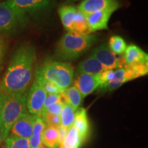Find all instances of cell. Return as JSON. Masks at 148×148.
I'll return each mask as SVG.
<instances>
[{
    "label": "cell",
    "instance_id": "1",
    "mask_svg": "<svg viewBox=\"0 0 148 148\" xmlns=\"http://www.w3.org/2000/svg\"><path fill=\"white\" fill-rule=\"evenodd\" d=\"M36 58L34 48L28 44L20 45L11 56L0 88L6 95L27 92L32 80Z\"/></svg>",
    "mask_w": 148,
    "mask_h": 148
},
{
    "label": "cell",
    "instance_id": "2",
    "mask_svg": "<svg viewBox=\"0 0 148 148\" xmlns=\"http://www.w3.org/2000/svg\"><path fill=\"white\" fill-rule=\"evenodd\" d=\"M97 40V36L94 34H79L68 32L58 42L56 55L61 60H75L86 52Z\"/></svg>",
    "mask_w": 148,
    "mask_h": 148
},
{
    "label": "cell",
    "instance_id": "3",
    "mask_svg": "<svg viewBox=\"0 0 148 148\" xmlns=\"http://www.w3.org/2000/svg\"><path fill=\"white\" fill-rule=\"evenodd\" d=\"M27 92L6 95L0 115V137L5 140L12 125L27 110Z\"/></svg>",
    "mask_w": 148,
    "mask_h": 148
},
{
    "label": "cell",
    "instance_id": "4",
    "mask_svg": "<svg viewBox=\"0 0 148 148\" xmlns=\"http://www.w3.org/2000/svg\"><path fill=\"white\" fill-rule=\"evenodd\" d=\"M73 75V68L71 64L58 61L45 62L35 71V78L54 83L63 90L71 85Z\"/></svg>",
    "mask_w": 148,
    "mask_h": 148
},
{
    "label": "cell",
    "instance_id": "5",
    "mask_svg": "<svg viewBox=\"0 0 148 148\" xmlns=\"http://www.w3.org/2000/svg\"><path fill=\"white\" fill-rule=\"evenodd\" d=\"M27 22V14L16 10L7 0L0 2V34L18 31L25 27Z\"/></svg>",
    "mask_w": 148,
    "mask_h": 148
},
{
    "label": "cell",
    "instance_id": "6",
    "mask_svg": "<svg viewBox=\"0 0 148 148\" xmlns=\"http://www.w3.org/2000/svg\"><path fill=\"white\" fill-rule=\"evenodd\" d=\"M47 93L41 86L34 82L27 95V110L32 115L41 116Z\"/></svg>",
    "mask_w": 148,
    "mask_h": 148
},
{
    "label": "cell",
    "instance_id": "7",
    "mask_svg": "<svg viewBox=\"0 0 148 148\" xmlns=\"http://www.w3.org/2000/svg\"><path fill=\"white\" fill-rule=\"evenodd\" d=\"M94 57L107 69H114L124 66L123 58H119L109 49L107 43H103L95 48L91 52Z\"/></svg>",
    "mask_w": 148,
    "mask_h": 148
},
{
    "label": "cell",
    "instance_id": "8",
    "mask_svg": "<svg viewBox=\"0 0 148 148\" xmlns=\"http://www.w3.org/2000/svg\"><path fill=\"white\" fill-rule=\"evenodd\" d=\"M118 0H84L77 7V10L85 15L101 10H113L114 12L121 7Z\"/></svg>",
    "mask_w": 148,
    "mask_h": 148
},
{
    "label": "cell",
    "instance_id": "9",
    "mask_svg": "<svg viewBox=\"0 0 148 148\" xmlns=\"http://www.w3.org/2000/svg\"><path fill=\"white\" fill-rule=\"evenodd\" d=\"M16 10L23 13L34 14L45 11L49 8L52 0H7Z\"/></svg>",
    "mask_w": 148,
    "mask_h": 148
},
{
    "label": "cell",
    "instance_id": "10",
    "mask_svg": "<svg viewBox=\"0 0 148 148\" xmlns=\"http://www.w3.org/2000/svg\"><path fill=\"white\" fill-rule=\"evenodd\" d=\"M34 115L25 112L22 114L11 127L8 135L29 139L32 134Z\"/></svg>",
    "mask_w": 148,
    "mask_h": 148
},
{
    "label": "cell",
    "instance_id": "11",
    "mask_svg": "<svg viewBox=\"0 0 148 148\" xmlns=\"http://www.w3.org/2000/svg\"><path fill=\"white\" fill-rule=\"evenodd\" d=\"M114 74L115 75L114 79L107 85L103 91H113L125 82L141 77L137 70L132 66H124L123 67L116 69L114 71Z\"/></svg>",
    "mask_w": 148,
    "mask_h": 148
},
{
    "label": "cell",
    "instance_id": "12",
    "mask_svg": "<svg viewBox=\"0 0 148 148\" xmlns=\"http://www.w3.org/2000/svg\"><path fill=\"white\" fill-rule=\"evenodd\" d=\"M74 83H75L74 86H76V88L80 92L82 97L84 98L99 87V74L89 75V74L78 73Z\"/></svg>",
    "mask_w": 148,
    "mask_h": 148
},
{
    "label": "cell",
    "instance_id": "13",
    "mask_svg": "<svg viewBox=\"0 0 148 148\" xmlns=\"http://www.w3.org/2000/svg\"><path fill=\"white\" fill-rule=\"evenodd\" d=\"M124 66H133L140 64L148 65V56L143 49L135 45L127 46L123 55Z\"/></svg>",
    "mask_w": 148,
    "mask_h": 148
},
{
    "label": "cell",
    "instance_id": "14",
    "mask_svg": "<svg viewBox=\"0 0 148 148\" xmlns=\"http://www.w3.org/2000/svg\"><path fill=\"white\" fill-rule=\"evenodd\" d=\"M113 10H101L86 15L90 33L98 30L108 29V23Z\"/></svg>",
    "mask_w": 148,
    "mask_h": 148
},
{
    "label": "cell",
    "instance_id": "15",
    "mask_svg": "<svg viewBox=\"0 0 148 148\" xmlns=\"http://www.w3.org/2000/svg\"><path fill=\"white\" fill-rule=\"evenodd\" d=\"M73 126L78 132L82 143H84L88 138L90 132V123L86 109L81 108L77 110L75 113Z\"/></svg>",
    "mask_w": 148,
    "mask_h": 148
},
{
    "label": "cell",
    "instance_id": "16",
    "mask_svg": "<svg viewBox=\"0 0 148 148\" xmlns=\"http://www.w3.org/2000/svg\"><path fill=\"white\" fill-rule=\"evenodd\" d=\"M46 123L41 116L34 115L32 134L29 139L31 148H41L43 145L42 141V135L46 127Z\"/></svg>",
    "mask_w": 148,
    "mask_h": 148
},
{
    "label": "cell",
    "instance_id": "17",
    "mask_svg": "<svg viewBox=\"0 0 148 148\" xmlns=\"http://www.w3.org/2000/svg\"><path fill=\"white\" fill-rule=\"evenodd\" d=\"M106 69H108L105 67L97 59L91 56L86 60L82 61L77 66L78 73L89 75H98Z\"/></svg>",
    "mask_w": 148,
    "mask_h": 148
},
{
    "label": "cell",
    "instance_id": "18",
    "mask_svg": "<svg viewBox=\"0 0 148 148\" xmlns=\"http://www.w3.org/2000/svg\"><path fill=\"white\" fill-rule=\"evenodd\" d=\"M76 11L77 8L71 5H62L58 9V14L61 22L64 29L69 32H73V19Z\"/></svg>",
    "mask_w": 148,
    "mask_h": 148
},
{
    "label": "cell",
    "instance_id": "19",
    "mask_svg": "<svg viewBox=\"0 0 148 148\" xmlns=\"http://www.w3.org/2000/svg\"><path fill=\"white\" fill-rule=\"evenodd\" d=\"M62 97L65 100V103L71 106L74 111L77 110L82 103L83 97L80 92L75 86H69L61 94Z\"/></svg>",
    "mask_w": 148,
    "mask_h": 148
},
{
    "label": "cell",
    "instance_id": "20",
    "mask_svg": "<svg viewBox=\"0 0 148 148\" xmlns=\"http://www.w3.org/2000/svg\"><path fill=\"white\" fill-rule=\"evenodd\" d=\"M43 145L48 148H57L59 145V136L57 127L46 125L42 135Z\"/></svg>",
    "mask_w": 148,
    "mask_h": 148
},
{
    "label": "cell",
    "instance_id": "21",
    "mask_svg": "<svg viewBox=\"0 0 148 148\" xmlns=\"http://www.w3.org/2000/svg\"><path fill=\"white\" fill-rule=\"evenodd\" d=\"M82 143L78 132L73 125L68 129L65 138L59 143L58 148H79Z\"/></svg>",
    "mask_w": 148,
    "mask_h": 148
},
{
    "label": "cell",
    "instance_id": "22",
    "mask_svg": "<svg viewBox=\"0 0 148 148\" xmlns=\"http://www.w3.org/2000/svg\"><path fill=\"white\" fill-rule=\"evenodd\" d=\"M72 32L79 34H90L86 15H85L77 9L74 16Z\"/></svg>",
    "mask_w": 148,
    "mask_h": 148
},
{
    "label": "cell",
    "instance_id": "23",
    "mask_svg": "<svg viewBox=\"0 0 148 148\" xmlns=\"http://www.w3.org/2000/svg\"><path fill=\"white\" fill-rule=\"evenodd\" d=\"M60 125L68 130L73 125L75 119V111L70 105L64 102L60 114Z\"/></svg>",
    "mask_w": 148,
    "mask_h": 148
},
{
    "label": "cell",
    "instance_id": "24",
    "mask_svg": "<svg viewBox=\"0 0 148 148\" xmlns=\"http://www.w3.org/2000/svg\"><path fill=\"white\" fill-rule=\"evenodd\" d=\"M109 49L114 54L121 55L124 53L127 47L125 40L120 36H112L110 37L108 44Z\"/></svg>",
    "mask_w": 148,
    "mask_h": 148
},
{
    "label": "cell",
    "instance_id": "25",
    "mask_svg": "<svg viewBox=\"0 0 148 148\" xmlns=\"http://www.w3.org/2000/svg\"><path fill=\"white\" fill-rule=\"evenodd\" d=\"M5 148H31L29 140L8 135L5 138Z\"/></svg>",
    "mask_w": 148,
    "mask_h": 148
},
{
    "label": "cell",
    "instance_id": "26",
    "mask_svg": "<svg viewBox=\"0 0 148 148\" xmlns=\"http://www.w3.org/2000/svg\"><path fill=\"white\" fill-rule=\"evenodd\" d=\"M35 82L43 88L47 94H62L64 90L57 86L54 83L44 79L35 78Z\"/></svg>",
    "mask_w": 148,
    "mask_h": 148
},
{
    "label": "cell",
    "instance_id": "27",
    "mask_svg": "<svg viewBox=\"0 0 148 148\" xmlns=\"http://www.w3.org/2000/svg\"><path fill=\"white\" fill-rule=\"evenodd\" d=\"M64 102H59L56 103L54 104L51 105V106L47 107L42 110V115L45 114H55V115H60L61 110H62V106H63Z\"/></svg>",
    "mask_w": 148,
    "mask_h": 148
},
{
    "label": "cell",
    "instance_id": "28",
    "mask_svg": "<svg viewBox=\"0 0 148 148\" xmlns=\"http://www.w3.org/2000/svg\"><path fill=\"white\" fill-rule=\"evenodd\" d=\"M41 118L45 121L46 125H53L58 127L60 125V115H55V114H45L41 116Z\"/></svg>",
    "mask_w": 148,
    "mask_h": 148
},
{
    "label": "cell",
    "instance_id": "29",
    "mask_svg": "<svg viewBox=\"0 0 148 148\" xmlns=\"http://www.w3.org/2000/svg\"><path fill=\"white\" fill-rule=\"evenodd\" d=\"M62 98L61 94H47V97L44 103L43 109L56 103L62 102Z\"/></svg>",
    "mask_w": 148,
    "mask_h": 148
},
{
    "label": "cell",
    "instance_id": "30",
    "mask_svg": "<svg viewBox=\"0 0 148 148\" xmlns=\"http://www.w3.org/2000/svg\"><path fill=\"white\" fill-rule=\"evenodd\" d=\"M7 50V42L4 38L0 36V71L3 67L5 53Z\"/></svg>",
    "mask_w": 148,
    "mask_h": 148
},
{
    "label": "cell",
    "instance_id": "31",
    "mask_svg": "<svg viewBox=\"0 0 148 148\" xmlns=\"http://www.w3.org/2000/svg\"><path fill=\"white\" fill-rule=\"evenodd\" d=\"M57 128H58V131L59 143H61V142L62 141V140L64 139V138H65V136H66V133H67L68 130L65 129V128H64V127L61 126V125L57 127Z\"/></svg>",
    "mask_w": 148,
    "mask_h": 148
},
{
    "label": "cell",
    "instance_id": "32",
    "mask_svg": "<svg viewBox=\"0 0 148 148\" xmlns=\"http://www.w3.org/2000/svg\"><path fill=\"white\" fill-rule=\"evenodd\" d=\"M6 97V94L3 92V90L0 88V115H1V110H2L3 103H4V101Z\"/></svg>",
    "mask_w": 148,
    "mask_h": 148
},
{
    "label": "cell",
    "instance_id": "33",
    "mask_svg": "<svg viewBox=\"0 0 148 148\" xmlns=\"http://www.w3.org/2000/svg\"><path fill=\"white\" fill-rule=\"evenodd\" d=\"M41 148H48V147H46V146H45V145H42V147H41Z\"/></svg>",
    "mask_w": 148,
    "mask_h": 148
},
{
    "label": "cell",
    "instance_id": "34",
    "mask_svg": "<svg viewBox=\"0 0 148 148\" xmlns=\"http://www.w3.org/2000/svg\"><path fill=\"white\" fill-rule=\"evenodd\" d=\"M67 1H77V0H67Z\"/></svg>",
    "mask_w": 148,
    "mask_h": 148
},
{
    "label": "cell",
    "instance_id": "35",
    "mask_svg": "<svg viewBox=\"0 0 148 148\" xmlns=\"http://www.w3.org/2000/svg\"><path fill=\"white\" fill-rule=\"evenodd\" d=\"M1 140H1V137H0V142H1Z\"/></svg>",
    "mask_w": 148,
    "mask_h": 148
},
{
    "label": "cell",
    "instance_id": "36",
    "mask_svg": "<svg viewBox=\"0 0 148 148\" xmlns=\"http://www.w3.org/2000/svg\"><path fill=\"white\" fill-rule=\"evenodd\" d=\"M1 1V0H0V1Z\"/></svg>",
    "mask_w": 148,
    "mask_h": 148
}]
</instances>
